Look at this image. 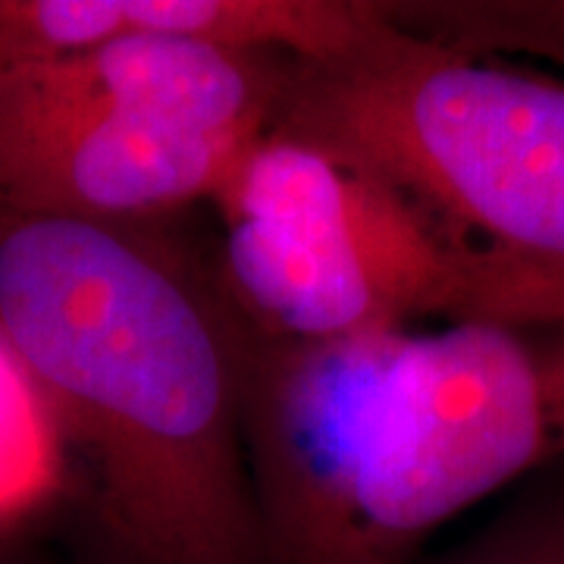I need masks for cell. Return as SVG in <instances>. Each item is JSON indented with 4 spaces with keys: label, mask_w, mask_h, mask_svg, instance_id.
<instances>
[{
    "label": "cell",
    "mask_w": 564,
    "mask_h": 564,
    "mask_svg": "<svg viewBox=\"0 0 564 564\" xmlns=\"http://www.w3.org/2000/svg\"><path fill=\"white\" fill-rule=\"evenodd\" d=\"M399 29L464 54H530L564 69V3H383Z\"/></svg>",
    "instance_id": "8"
},
{
    "label": "cell",
    "mask_w": 564,
    "mask_h": 564,
    "mask_svg": "<svg viewBox=\"0 0 564 564\" xmlns=\"http://www.w3.org/2000/svg\"><path fill=\"white\" fill-rule=\"evenodd\" d=\"M47 404L0 343V521L35 505L57 477Z\"/></svg>",
    "instance_id": "9"
},
{
    "label": "cell",
    "mask_w": 564,
    "mask_h": 564,
    "mask_svg": "<svg viewBox=\"0 0 564 564\" xmlns=\"http://www.w3.org/2000/svg\"><path fill=\"white\" fill-rule=\"evenodd\" d=\"M430 564H564V474L527 489L484 530Z\"/></svg>",
    "instance_id": "10"
},
{
    "label": "cell",
    "mask_w": 564,
    "mask_h": 564,
    "mask_svg": "<svg viewBox=\"0 0 564 564\" xmlns=\"http://www.w3.org/2000/svg\"><path fill=\"white\" fill-rule=\"evenodd\" d=\"M229 307L289 343L411 317L564 321V292L452 242L380 176L267 129L217 192Z\"/></svg>",
    "instance_id": "3"
},
{
    "label": "cell",
    "mask_w": 564,
    "mask_h": 564,
    "mask_svg": "<svg viewBox=\"0 0 564 564\" xmlns=\"http://www.w3.org/2000/svg\"><path fill=\"white\" fill-rule=\"evenodd\" d=\"M564 458V321L408 333L364 470L355 564H408L426 533Z\"/></svg>",
    "instance_id": "4"
},
{
    "label": "cell",
    "mask_w": 564,
    "mask_h": 564,
    "mask_svg": "<svg viewBox=\"0 0 564 564\" xmlns=\"http://www.w3.org/2000/svg\"><path fill=\"white\" fill-rule=\"evenodd\" d=\"M223 311L261 564H355L364 470L411 329L289 343Z\"/></svg>",
    "instance_id": "5"
},
{
    "label": "cell",
    "mask_w": 564,
    "mask_h": 564,
    "mask_svg": "<svg viewBox=\"0 0 564 564\" xmlns=\"http://www.w3.org/2000/svg\"><path fill=\"white\" fill-rule=\"evenodd\" d=\"M270 129L380 176L452 242L564 292V73L464 54L383 13L351 54L292 61Z\"/></svg>",
    "instance_id": "2"
},
{
    "label": "cell",
    "mask_w": 564,
    "mask_h": 564,
    "mask_svg": "<svg viewBox=\"0 0 564 564\" xmlns=\"http://www.w3.org/2000/svg\"><path fill=\"white\" fill-rule=\"evenodd\" d=\"M270 54H242L170 35H126L66 61L0 73V113L110 110L214 139L270 129L285 73Z\"/></svg>",
    "instance_id": "7"
},
{
    "label": "cell",
    "mask_w": 564,
    "mask_h": 564,
    "mask_svg": "<svg viewBox=\"0 0 564 564\" xmlns=\"http://www.w3.org/2000/svg\"><path fill=\"white\" fill-rule=\"evenodd\" d=\"M254 139H214L110 110L0 113V207L126 226L217 198Z\"/></svg>",
    "instance_id": "6"
},
{
    "label": "cell",
    "mask_w": 564,
    "mask_h": 564,
    "mask_svg": "<svg viewBox=\"0 0 564 564\" xmlns=\"http://www.w3.org/2000/svg\"><path fill=\"white\" fill-rule=\"evenodd\" d=\"M0 343L88 445L120 564H261L226 311L158 245L0 207Z\"/></svg>",
    "instance_id": "1"
}]
</instances>
